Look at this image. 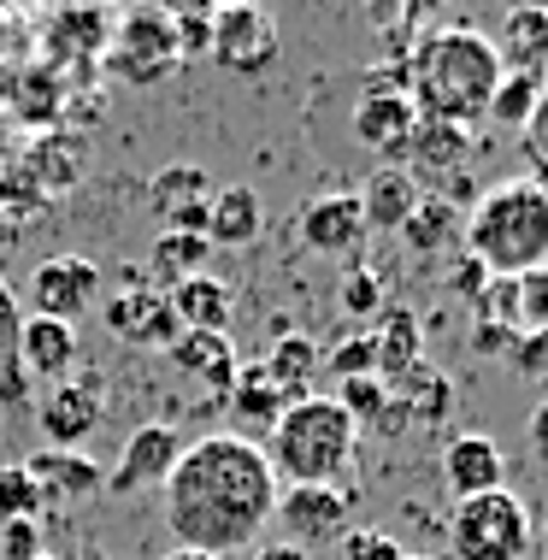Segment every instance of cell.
I'll use <instances>...</instances> for the list:
<instances>
[{
    "instance_id": "obj_1",
    "label": "cell",
    "mask_w": 548,
    "mask_h": 560,
    "mask_svg": "<svg viewBox=\"0 0 548 560\" xmlns=\"http://www.w3.org/2000/svg\"><path fill=\"white\" fill-rule=\"evenodd\" d=\"M160 495H165V525H172L177 549L224 560L236 549H254L271 525L278 472H271L266 448L254 436L219 431L183 448V460L160 483Z\"/></svg>"
},
{
    "instance_id": "obj_2",
    "label": "cell",
    "mask_w": 548,
    "mask_h": 560,
    "mask_svg": "<svg viewBox=\"0 0 548 560\" xmlns=\"http://www.w3.org/2000/svg\"><path fill=\"white\" fill-rule=\"evenodd\" d=\"M401 71H407V95H413L419 118H443V125H460V130H471L490 113V95L501 83L495 42L466 24L424 36Z\"/></svg>"
},
{
    "instance_id": "obj_3",
    "label": "cell",
    "mask_w": 548,
    "mask_h": 560,
    "mask_svg": "<svg viewBox=\"0 0 548 560\" xmlns=\"http://www.w3.org/2000/svg\"><path fill=\"white\" fill-rule=\"evenodd\" d=\"M466 260H478L490 278H525L548 266V195L530 177L483 189L466 213Z\"/></svg>"
},
{
    "instance_id": "obj_4",
    "label": "cell",
    "mask_w": 548,
    "mask_h": 560,
    "mask_svg": "<svg viewBox=\"0 0 548 560\" xmlns=\"http://www.w3.org/2000/svg\"><path fill=\"white\" fill-rule=\"evenodd\" d=\"M360 454V425L348 419L337 396H307L295 401L278 425L266 431V460L289 483H337Z\"/></svg>"
},
{
    "instance_id": "obj_5",
    "label": "cell",
    "mask_w": 548,
    "mask_h": 560,
    "mask_svg": "<svg viewBox=\"0 0 548 560\" xmlns=\"http://www.w3.org/2000/svg\"><path fill=\"white\" fill-rule=\"evenodd\" d=\"M448 549L454 560H525L537 549V520L513 490L471 495L448 513Z\"/></svg>"
},
{
    "instance_id": "obj_6",
    "label": "cell",
    "mask_w": 548,
    "mask_h": 560,
    "mask_svg": "<svg viewBox=\"0 0 548 560\" xmlns=\"http://www.w3.org/2000/svg\"><path fill=\"white\" fill-rule=\"evenodd\" d=\"M183 66V48H177V30H172V12H125L113 24V42H106V71H113L125 89H154L165 83L172 71Z\"/></svg>"
},
{
    "instance_id": "obj_7",
    "label": "cell",
    "mask_w": 548,
    "mask_h": 560,
    "mask_svg": "<svg viewBox=\"0 0 548 560\" xmlns=\"http://www.w3.org/2000/svg\"><path fill=\"white\" fill-rule=\"evenodd\" d=\"M360 107H354V136L372 154H384V165H407V142H413L419 107L407 95V71H365L360 78Z\"/></svg>"
},
{
    "instance_id": "obj_8",
    "label": "cell",
    "mask_w": 548,
    "mask_h": 560,
    "mask_svg": "<svg viewBox=\"0 0 548 560\" xmlns=\"http://www.w3.org/2000/svg\"><path fill=\"white\" fill-rule=\"evenodd\" d=\"M106 278L95 260L83 254H54L24 278V301H30V319H59V325H83L89 307H101Z\"/></svg>"
},
{
    "instance_id": "obj_9",
    "label": "cell",
    "mask_w": 548,
    "mask_h": 560,
    "mask_svg": "<svg viewBox=\"0 0 548 560\" xmlns=\"http://www.w3.org/2000/svg\"><path fill=\"white\" fill-rule=\"evenodd\" d=\"M271 525H283L295 549H325V542H342L354 532V495L337 490V483H289L278 490V513Z\"/></svg>"
},
{
    "instance_id": "obj_10",
    "label": "cell",
    "mask_w": 548,
    "mask_h": 560,
    "mask_svg": "<svg viewBox=\"0 0 548 560\" xmlns=\"http://www.w3.org/2000/svg\"><path fill=\"white\" fill-rule=\"evenodd\" d=\"M101 319H106V330H113L118 342H130V348H172L183 337L165 290H154V283L136 278V271L118 283L113 295H101Z\"/></svg>"
},
{
    "instance_id": "obj_11",
    "label": "cell",
    "mask_w": 548,
    "mask_h": 560,
    "mask_svg": "<svg viewBox=\"0 0 548 560\" xmlns=\"http://www.w3.org/2000/svg\"><path fill=\"white\" fill-rule=\"evenodd\" d=\"M283 42H278V19L260 7H212V59L236 78H260L278 66Z\"/></svg>"
},
{
    "instance_id": "obj_12",
    "label": "cell",
    "mask_w": 548,
    "mask_h": 560,
    "mask_svg": "<svg viewBox=\"0 0 548 560\" xmlns=\"http://www.w3.org/2000/svg\"><path fill=\"white\" fill-rule=\"evenodd\" d=\"M183 448H189V443H183L177 425H165V419L136 425L125 454H118V472H106V490H113V495H136V490H148V483H165V478H172V466L183 460Z\"/></svg>"
},
{
    "instance_id": "obj_13",
    "label": "cell",
    "mask_w": 548,
    "mask_h": 560,
    "mask_svg": "<svg viewBox=\"0 0 548 560\" xmlns=\"http://www.w3.org/2000/svg\"><path fill=\"white\" fill-rule=\"evenodd\" d=\"M106 419V377L101 372H83V377H66L48 401H42V431H48L54 448H78L83 436H95Z\"/></svg>"
},
{
    "instance_id": "obj_14",
    "label": "cell",
    "mask_w": 548,
    "mask_h": 560,
    "mask_svg": "<svg viewBox=\"0 0 548 560\" xmlns=\"http://www.w3.org/2000/svg\"><path fill=\"white\" fill-rule=\"evenodd\" d=\"M443 490L454 495V502L508 490V454H501L495 436H478V431L448 436V448H443Z\"/></svg>"
},
{
    "instance_id": "obj_15",
    "label": "cell",
    "mask_w": 548,
    "mask_h": 560,
    "mask_svg": "<svg viewBox=\"0 0 548 560\" xmlns=\"http://www.w3.org/2000/svg\"><path fill=\"white\" fill-rule=\"evenodd\" d=\"M212 172L207 165H165L148 177V201L160 213V231H207V201H212Z\"/></svg>"
},
{
    "instance_id": "obj_16",
    "label": "cell",
    "mask_w": 548,
    "mask_h": 560,
    "mask_svg": "<svg viewBox=\"0 0 548 560\" xmlns=\"http://www.w3.org/2000/svg\"><path fill=\"white\" fill-rule=\"evenodd\" d=\"M354 201H360L365 231H401V224L419 213L424 189H419V177L407 172V165H377V172L365 177V189L354 195Z\"/></svg>"
},
{
    "instance_id": "obj_17",
    "label": "cell",
    "mask_w": 548,
    "mask_h": 560,
    "mask_svg": "<svg viewBox=\"0 0 548 560\" xmlns=\"http://www.w3.org/2000/svg\"><path fill=\"white\" fill-rule=\"evenodd\" d=\"M260 231H266L260 189H248V184H219V189H212L207 231H201L212 248H248V242H260Z\"/></svg>"
},
{
    "instance_id": "obj_18",
    "label": "cell",
    "mask_w": 548,
    "mask_h": 560,
    "mask_svg": "<svg viewBox=\"0 0 548 560\" xmlns=\"http://www.w3.org/2000/svg\"><path fill=\"white\" fill-rule=\"evenodd\" d=\"M165 354H172V366H177L183 377H195V384L219 389V396L236 384V372H242L231 330H183V337L165 348Z\"/></svg>"
},
{
    "instance_id": "obj_19",
    "label": "cell",
    "mask_w": 548,
    "mask_h": 560,
    "mask_svg": "<svg viewBox=\"0 0 548 560\" xmlns=\"http://www.w3.org/2000/svg\"><path fill=\"white\" fill-rule=\"evenodd\" d=\"M301 242L318 254H354L365 242V219H360V201L348 189L337 195H318V201L301 207Z\"/></svg>"
},
{
    "instance_id": "obj_20",
    "label": "cell",
    "mask_w": 548,
    "mask_h": 560,
    "mask_svg": "<svg viewBox=\"0 0 548 560\" xmlns=\"http://www.w3.org/2000/svg\"><path fill=\"white\" fill-rule=\"evenodd\" d=\"M24 472L36 478L42 502H83V495L106 490V472L78 448H42L24 460Z\"/></svg>"
},
{
    "instance_id": "obj_21",
    "label": "cell",
    "mask_w": 548,
    "mask_h": 560,
    "mask_svg": "<svg viewBox=\"0 0 548 560\" xmlns=\"http://www.w3.org/2000/svg\"><path fill=\"white\" fill-rule=\"evenodd\" d=\"M495 59L513 78H543L548 71V7H513L508 19H501Z\"/></svg>"
},
{
    "instance_id": "obj_22",
    "label": "cell",
    "mask_w": 548,
    "mask_h": 560,
    "mask_svg": "<svg viewBox=\"0 0 548 560\" xmlns=\"http://www.w3.org/2000/svg\"><path fill=\"white\" fill-rule=\"evenodd\" d=\"M471 160V130L443 125V118H419L413 142H407V172L413 177H460Z\"/></svg>"
},
{
    "instance_id": "obj_23",
    "label": "cell",
    "mask_w": 548,
    "mask_h": 560,
    "mask_svg": "<svg viewBox=\"0 0 548 560\" xmlns=\"http://www.w3.org/2000/svg\"><path fill=\"white\" fill-rule=\"evenodd\" d=\"M19 366L30 377H66L71 366H78V325L24 319V330H19Z\"/></svg>"
},
{
    "instance_id": "obj_24",
    "label": "cell",
    "mask_w": 548,
    "mask_h": 560,
    "mask_svg": "<svg viewBox=\"0 0 548 560\" xmlns=\"http://www.w3.org/2000/svg\"><path fill=\"white\" fill-rule=\"evenodd\" d=\"M165 301H172V313H177V330H224L231 325V307H236L231 283H224L219 271H201V278L165 290Z\"/></svg>"
},
{
    "instance_id": "obj_25",
    "label": "cell",
    "mask_w": 548,
    "mask_h": 560,
    "mask_svg": "<svg viewBox=\"0 0 548 560\" xmlns=\"http://www.w3.org/2000/svg\"><path fill=\"white\" fill-rule=\"evenodd\" d=\"M224 407L236 413V425H248V431H271L278 419L289 413V401L283 389H278V377H271L266 366H242L236 372V384L224 389Z\"/></svg>"
},
{
    "instance_id": "obj_26",
    "label": "cell",
    "mask_w": 548,
    "mask_h": 560,
    "mask_svg": "<svg viewBox=\"0 0 548 560\" xmlns=\"http://www.w3.org/2000/svg\"><path fill=\"white\" fill-rule=\"evenodd\" d=\"M260 366L278 377V389H283L289 401H307V396H313L307 384H313V372L325 366V354H318V342L307 337V330H283V337L271 342V354L260 360Z\"/></svg>"
},
{
    "instance_id": "obj_27",
    "label": "cell",
    "mask_w": 548,
    "mask_h": 560,
    "mask_svg": "<svg viewBox=\"0 0 548 560\" xmlns=\"http://www.w3.org/2000/svg\"><path fill=\"white\" fill-rule=\"evenodd\" d=\"M372 348H377V384H395V377L424 366V337L413 313H384V325L372 330Z\"/></svg>"
},
{
    "instance_id": "obj_28",
    "label": "cell",
    "mask_w": 548,
    "mask_h": 560,
    "mask_svg": "<svg viewBox=\"0 0 548 560\" xmlns=\"http://www.w3.org/2000/svg\"><path fill=\"white\" fill-rule=\"evenodd\" d=\"M207 260H212V242H207L201 231H160V236H154V254H148V271L177 290V283L201 278Z\"/></svg>"
},
{
    "instance_id": "obj_29",
    "label": "cell",
    "mask_w": 548,
    "mask_h": 560,
    "mask_svg": "<svg viewBox=\"0 0 548 560\" xmlns=\"http://www.w3.org/2000/svg\"><path fill=\"white\" fill-rule=\"evenodd\" d=\"M19 330H24V307L0 283V407H12V413H24L30 401V377L19 366Z\"/></svg>"
},
{
    "instance_id": "obj_30",
    "label": "cell",
    "mask_w": 548,
    "mask_h": 560,
    "mask_svg": "<svg viewBox=\"0 0 548 560\" xmlns=\"http://www.w3.org/2000/svg\"><path fill=\"white\" fill-rule=\"evenodd\" d=\"M389 396H395V407H401L407 431H413V425H436V419L448 413V377H436L431 366H413L407 377H395V384H389Z\"/></svg>"
},
{
    "instance_id": "obj_31",
    "label": "cell",
    "mask_w": 548,
    "mask_h": 560,
    "mask_svg": "<svg viewBox=\"0 0 548 560\" xmlns=\"http://www.w3.org/2000/svg\"><path fill=\"white\" fill-rule=\"evenodd\" d=\"M113 24L106 12H59V19L48 24V48L59 59H89V54H106V42H113Z\"/></svg>"
},
{
    "instance_id": "obj_32",
    "label": "cell",
    "mask_w": 548,
    "mask_h": 560,
    "mask_svg": "<svg viewBox=\"0 0 548 560\" xmlns=\"http://www.w3.org/2000/svg\"><path fill=\"white\" fill-rule=\"evenodd\" d=\"M543 78H513V71H501V83H495V95H490V113L483 118H495V125H508V130H525L530 125V113H537V101H543Z\"/></svg>"
},
{
    "instance_id": "obj_33",
    "label": "cell",
    "mask_w": 548,
    "mask_h": 560,
    "mask_svg": "<svg viewBox=\"0 0 548 560\" xmlns=\"http://www.w3.org/2000/svg\"><path fill=\"white\" fill-rule=\"evenodd\" d=\"M454 224H460V207H454L448 195H424L419 213L401 224V236L413 242L419 254H436V248H443V242L454 236Z\"/></svg>"
},
{
    "instance_id": "obj_34",
    "label": "cell",
    "mask_w": 548,
    "mask_h": 560,
    "mask_svg": "<svg viewBox=\"0 0 548 560\" xmlns=\"http://www.w3.org/2000/svg\"><path fill=\"white\" fill-rule=\"evenodd\" d=\"M42 490H36V478L24 472V460L19 466H0V525H12V520H42Z\"/></svg>"
},
{
    "instance_id": "obj_35",
    "label": "cell",
    "mask_w": 548,
    "mask_h": 560,
    "mask_svg": "<svg viewBox=\"0 0 548 560\" xmlns=\"http://www.w3.org/2000/svg\"><path fill=\"white\" fill-rule=\"evenodd\" d=\"M520 148H525V165H530V184H537L548 195V89H543V101H537V113H530V125L520 130Z\"/></svg>"
},
{
    "instance_id": "obj_36",
    "label": "cell",
    "mask_w": 548,
    "mask_h": 560,
    "mask_svg": "<svg viewBox=\"0 0 548 560\" xmlns=\"http://www.w3.org/2000/svg\"><path fill=\"white\" fill-rule=\"evenodd\" d=\"M172 30H177L183 59H207V54H212V7H183V12H172Z\"/></svg>"
},
{
    "instance_id": "obj_37",
    "label": "cell",
    "mask_w": 548,
    "mask_h": 560,
    "mask_svg": "<svg viewBox=\"0 0 548 560\" xmlns=\"http://www.w3.org/2000/svg\"><path fill=\"white\" fill-rule=\"evenodd\" d=\"M330 377H377V348H372V330H360V337H348L337 354H330Z\"/></svg>"
},
{
    "instance_id": "obj_38",
    "label": "cell",
    "mask_w": 548,
    "mask_h": 560,
    "mask_svg": "<svg viewBox=\"0 0 548 560\" xmlns=\"http://www.w3.org/2000/svg\"><path fill=\"white\" fill-rule=\"evenodd\" d=\"M377 301H384V278H377L372 266H354L342 278V307L354 313V319H365V313H377Z\"/></svg>"
},
{
    "instance_id": "obj_39",
    "label": "cell",
    "mask_w": 548,
    "mask_h": 560,
    "mask_svg": "<svg viewBox=\"0 0 548 560\" xmlns=\"http://www.w3.org/2000/svg\"><path fill=\"white\" fill-rule=\"evenodd\" d=\"M0 555H7V560H36L42 555V520L0 525Z\"/></svg>"
},
{
    "instance_id": "obj_40",
    "label": "cell",
    "mask_w": 548,
    "mask_h": 560,
    "mask_svg": "<svg viewBox=\"0 0 548 560\" xmlns=\"http://www.w3.org/2000/svg\"><path fill=\"white\" fill-rule=\"evenodd\" d=\"M342 560H401V542H395L389 532H348Z\"/></svg>"
},
{
    "instance_id": "obj_41",
    "label": "cell",
    "mask_w": 548,
    "mask_h": 560,
    "mask_svg": "<svg viewBox=\"0 0 548 560\" xmlns=\"http://www.w3.org/2000/svg\"><path fill=\"white\" fill-rule=\"evenodd\" d=\"M513 342H520V337H513L508 325H490V319L471 325V354H483V360H490V354L508 360V354H513Z\"/></svg>"
},
{
    "instance_id": "obj_42",
    "label": "cell",
    "mask_w": 548,
    "mask_h": 560,
    "mask_svg": "<svg viewBox=\"0 0 548 560\" xmlns=\"http://www.w3.org/2000/svg\"><path fill=\"white\" fill-rule=\"evenodd\" d=\"M454 278H460V295H466V301H483V290H490V271H483L478 260H460V271H454Z\"/></svg>"
},
{
    "instance_id": "obj_43",
    "label": "cell",
    "mask_w": 548,
    "mask_h": 560,
    "mask_svg": "<svg viewBox=\"0 0 548 560\" xmlns=\"http://www.w3.org/2000/svg\"><path fill=\"white\" fill-rule=\"evenodd\" d=\"M525 431H530V448H537V454H548V401H543L537 413L525 419Z\"/></svg>"
},
{
    "instance_id": "obj_44",
    "label": "cell",
    "mask_w": 548,
    "mask_h": 560,
    "mask_svg": "<svg viewBox=\"0 0 548 560\" xmlns=\"http://www.w3.org/2000/svg\"><path fill=\"white\" fill-rule=\"evenodd\" d=\"M254 560H313V555H307V549H295V542H266V549L254 555Z\"/></svg>"
},
{
    "instance_id": "obj_45",
    "label": "cell",
    "mask_w": 548,
    "mask_h": 560,
    "mask_svg": "<svg viewBox=\"0 0 548 560\" xmlns=\"http://www.w3.org/2000/svg\"><path fill=\"white\" fill-rule=\"evenodd\" d=\"M160 560H212V555H195V549H172V555H160Z\"/></svg>"
},
{
    "instance_id": "obj_46",
    "label": "cell",
    "mask_w": 548,
    "mask_h": 560,
    "mask_svg": "<svg viewBox=\"0 0 548 560\" xmlns=\"http://www.w3.org/2000/svg\"><path fill=\"white\" fill-rule=\"evenodd\" d=\"M401 560H431V555H401Z\"/></svg>"
},
{
    "instance_id": "obj_47",
    "label": "cell",
    "mask_w": 548,
    "mask_h": 560,
    "mask_svg": "<svg viewBox=\"0 0 548 560\" xmlns=\"http://www.w3.org/2000/svg\"><path fill=\"white\" fill-rule=\"evenodd\" d=\"M543 360H548V337H543Z\"/></svg>"
},
{
    "instance_id": "obj_48",
    "label": "cell",
    "mask_w": 548,
    "mask_h": 560,
    "mask_svg": "<svg viewBox=\"0 0 548 560\" xmlns=\"http://www.w3.org/2000/svg\"><path fill=\"white\" fill-rule=\"evenodd\" d=\"M543 542H548V520H543Z\"/></svg>"
},
{
    "instance_id": "obj_49",
    "label": "cell",
    "mask_w": 548,
    "mask_h": 560,
    "mask_svg": "<svg viewBox=\"0 0 548 560\" xmlns=\"http://www.w3.org/2000/svg\"><path fill=\"white\" fill-rule=\"evenodd\" d=\"M36 560H54V555H36Z\"/></svg>"
}]
</instances>
